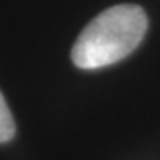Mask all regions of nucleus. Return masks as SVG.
<instances>
[{
    "mask_svg": "<svg viewBox=\"0 0 160 160\" xmlns=\"http://www.w3.org/2000/svg\"><path fill=\"white\" fill-rule=\"evenodd\" d=\"M147 25V15L137 5L106 8L80 33L72 48V61L85 70L119 62L141 44Z\"/></svg>",
    "mask_w": 160,
    "mask_h": 160,
    "instance_id": "1",
    "label": "nucleus"
},
{
    "mask_svg": "<svg viewBox=\"0 0 160 160\" xmlns=\"http://www.w3.org/2000/svg\"><path fill=\"white\" fill-rule=\"evenodd\" d=\"M15 119H13L3 95L0 93V144L8 142L15 136Z\"/></svg>",
    "mask_w": 160,
    "mask_h": 160,
    "instance_id": "2",
    "label": "nucleus"
}]
</instances>
